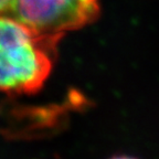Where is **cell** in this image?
Listing matches in <instances>:
<instances>
[{
	"instance_id": "cell-1",
	"label": "cell",
	"mask_w": 159,
	"mask_h": 159,
	"mask_svg": "<svg viewBox=\"0 0 159 159\" xmlns=\"http://www.w3.org/2000/svg\"><path fill=\"white\" fill-rule=\"evenodd\" d=\"M61 39L40 35L17 20L0 16V92H39L52 72Z\"/></svg>"
},
{
	"instance_id": "cell-2",
	"label": "cell",
	"mask_w": 159,
	"mask_h": 159,
	"mask_svg": "<svg viewBox=\"0 0 159 159\" xmlns=\"http://www.w3.org/2000/svg\"><path fill=\"white\" fill-rule=\"evenodd\" d=\"M99 0H13L9 17L33 32L62 38L94 22Z\"/></svg>"
},
{
	"instance_id": "cell-3",
	"label": "cell",
	"mask_w": 159,
	"mask_h": 159,
	"mask_svg": "<svg viewBox=\"0 0 159 159\" xmlns=\"http://www.w3.org/2000/svg\"><path fill=\"white\" fill-rule=\"evenodd\" d=\"M109 159H137V158H134V157H130V156H126V155H119V156H114Z\"/></svg>"
}]
</instances>
